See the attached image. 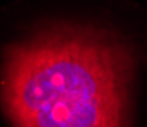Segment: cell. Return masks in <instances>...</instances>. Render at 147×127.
Returning a JSON list of instances; mask_svg holds the SVG:
<instances>
[{
	"mask_svg": "<svg viewBox=\"0 0 147 127\" xmlns=\"http://www.w3.org/2000/svg\"><path fill=\"white\" fill-rule=\"evenodd\" d=\"M132 78L112 34L57 25L8 48L0 99L12 127H130Z\"/></svg>",
	"mask_w": 147,
	"mask_h": 127,
	"instance_id": "obj_1",
	"label": "cell"
}]
</instances>
